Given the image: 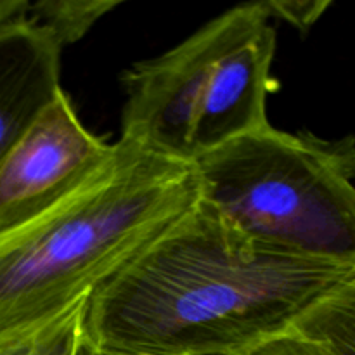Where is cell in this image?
<instances>
[{
    "label": "cell",
    "mask_w": 355,
    "mask_h": 355,
    "mask_svg": "<svg viewBox=\"0 0 355 355\" xmlns=\"http://www.w3.org/2000/svg\"><path fill=\"white\" fill-rule=\"evenodd\" d=\"M75 355H148V354H132V352H120V350L101 349V347H94L80 338Z\"/></svg>",
    "instance_id": "7c38bea8"
},
{
    "label": "cell",
    "mask_w": 355,
    "mask_h": 355,
    "mask_svg": "<svg viewBox=\"0 0 355 355\" xmlns=\"http://www.w3.org/2000/svg\"><path fill=\"white\" fill-rule=\"evenodd\" d=\"M198 200L281 252L355 263V141L267 123L193 163Z\"/></svg>",
    "instance_id": "277c9868"
},
{
    "label": "cell",
    "mask_w": 355,
    "mask_h": 355,
    "mask_svg": "<svg viewBox=\"0 0 355 355\" xmlns=\"http://www.w3.org/2000/svg\"><path fill=\"white\" fill-rule=\"evenodd\" d=\"M355 263L281 252L200 200L85 300L80 338L148 355H229L270 335Z\"/></svg>",
    "instance_id": "6da1fadb"
},
{
    "label": "cell",
    "mask_w": 355,
    "mask_h": 355,
    "mask_svg": "<svg viewBox=\"0 0 355 355\" xmlns=\"http://www.w3.org/2000/svg\"><path fill=\"white\" fill-rule=\"evenodd\" d=\"M30 9L28 0H0V26L24 17Z\"/></svg>",
    "instance_id": "8fae6325"
},
{
    "label": "cell",
    "mask_w": 355,
    "mask_h": 355,
    "mask_svg": "<svg viewBox=\"0 0 355 355\" xmlns=\"http://www.w3.org/2000/svg\"><path fill=\"white\" fill-rule=\"evenodd\" d=\"M229 355H355V279L326 293L270 335Z\"/></svg>",
    "instance_id": "52a82bcc"
},
{
    "label": "cell",
    "mask_w": 355,
    "mask_h": 355,
    "mask_svg": "<svg viewBox=\"0 0 355 355\" xmlns=\"http://www.w3.org/2000/svg\"><path fill=\"white\" fill-rule=\"evenodd\" d=\"M274 54L276 28L262 2L225 10L177 47L121 73L120 139L193 165L266 127Z\"/></svg>",
    "instance_id": "3957f363"
},
{
    "label": "cell",
    "mask_w": 355,
    "mask_h": 355,
    "mask_svg": "<svg viewBox=\"0 0 355 355\" xmlns=\"http://www.w3.org/2000/svg\"><path fill=\"white\" fill-rule=\"evenodd\" d=\"M85 302L42 324L0 333V355H75Z\"/></svg>",
    "instance_id": "ba28073f"
},
{
    "label": "cell",
    "mask_w": 355,
    "mask_h": 355,
    "mask_svg": "<svg viewBox=\"0 0 355 355\" xmlns=\"http://www.w3.org/2000/svg\"><path fill=\"white\" fill-rule=\"evenodd\" d=\"M120 3L118 0H40L30 2L28 17L44 26L64 49L82 40L101 17Z\"/></svg>",
    "instance_id": "9c48e42d"
},
{
    "label": "cell",
    "mask_w": 355,
    "mask_h": 355,
    "mask_svg": "<svg viewBox=\"0 0 355 355\" xmlns=\"http://www.w3.org/2000/svg\"><path fill=\"white\" fill-rule=\"evenodd\" d=\"M262 3L270 19L286 21L302 31L314 26L331 6L329 0H262Z\"/></svg>",
    "instance_id": "30bf717a"
},
{
    "label": "cell",
    "mask_w": 355,
    "mask_h": 355,
    "mask_svg": "<svg viewBox=\"0 0 355 355\" xmlns=\"http://www.w3.org/2000/svg\"><path fill=\"white\" fill-rule=\"evenodd\" d=\"M198 200L193 166L114 142L110 162L58 207L0 234V333L83 304Z\"/></svg>",
    "instance_id": "7a4b0ae2"
},
{
    "label": "cell",
    "mask_w": 355,
    "mask_h": 355,
    "mask_svg": "<svg viewBox=\"0 0 355 355\" xmlns=\"http://www.w3.org/2000/svg\"><path fill=\"white\" fill-rule=\"evenodd\" d=\"M61 52L28 14L0 26V166L62 89Z\"/></svg>",
    "instance_id": "8992f818"
},
{
    "label": "cell",
    "mask_w": 355,
    "mask_h": 355,
    "mask_svg": "<svg viewBox=\"0 0 355 355\" xmlns=\"http://www.w3.org/2000/svg\"><path fill=\"white\" fill-rule=\"evenodd\" d=\"M114 144L83 127L64 89L0 166V234L75 194L111 159Z\"/></svg>",
    "instance_id": "5b68a950"
}]
</instances>
